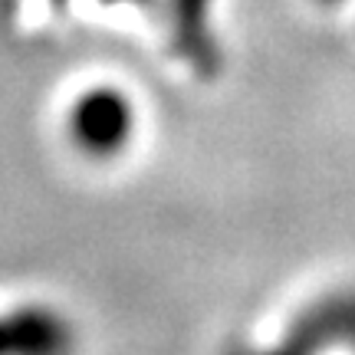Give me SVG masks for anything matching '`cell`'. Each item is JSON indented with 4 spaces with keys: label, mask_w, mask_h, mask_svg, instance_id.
Here are the masks:
<instances>
[{
    "label": "cell",
    "mask_w": 355,
    "mask_h": 355,
    "mask_svg": "<svg viewBox=\"0 0 355 355\" xmlns=\"http://www.w3.org/2000/svg\"><path fill=\"white\" fill-rule=\"evenodd\" d=\"M46 3H50L53 10H66L69 7V0H46Z\"/></svg>",
    "instance_id": "cell-6"
},
{
    "label": "cell",
    "mask_w": 355,
    "mask_h": 355,
    "mask_svg": "<svg viewBox=\"0 0 355 355\" xmlns=\"http://www.w3.org/2000/svg\"><path fill=\"white\" fill-rule=\"evenodd\" d=\"M168 50L198 79H214L224 66V50L214 26V0H162Z\"/></svg>",
    "instance_id": "cell-3"
},
{
    "label": "cell",
    "mask_w": 355,
    "mask_h": 355,
    "mask_svg": "<svg viewBox=\"0 0 355 355\" xmlns=\"http://www.w3.org/2000/svg\"><path fill=\"white\" fill-rule=\"evenodd\" d=\"M76 326L46 303L0 309V355H73Z\"/></svg>",
    "instance_id": "cell-4"
},
{
    "label": "cell",
    "mask_w": 355,
    "mask_h": 355,
    "mask_svg": "<svg viewBox=\"0 0 355 355\" xmlns=\"http://www.w3.org/2000/svg\"><path fill=\"white\" fill-rule=\"evenodd\" d=\"M105 7H152L155 0H99Z\"/></svg>",
    "instance_id": "cell-5"
},
{
    "label": "cell",
    "mask_w": 355,
    "mask_h": 355,
    "mask_svg": "<svg viewBox=\"0 0 355 355\" xmlns=\"http://www.w3.org/2000/svg\"><path fill=\"white\" fill-rule=\"evenodd\" d=\"M332 345L355 352V290H332L303 306L273 345H237L227 355H322Z\"/></svg>",
    "instance_id": "cell-2"
},
{
    "label": "cell",
    "mask_w": 355,
    "mask_h": 355,
    "mask_svg": "<svg viewBox=\"0 0 355 355\" xmlns=\"http://www.w3.org/2000/svg\"><path fill=\"white\" fill-rule=\"evenodd\" d=\"M66 135L86 158L109 162L135 139V105L119 86H89L66 109Z\"/></svg>",
    "instance_id": "cell-1"
},
{
    "label": "cell",
    "mask_w": 355,
    "mask_h": 355,
    "mask_svg": "<svg viewBox=\"0 0 355 355\" xmlns=\"http://www.w3.org/2000/svg\"><path fill=\"white\" fill-rule=\"evenodd\" d=\"M319 3H339V0H319Z\"/></svg>",
    "instance_id": "cell-7"
}]
</instances>
